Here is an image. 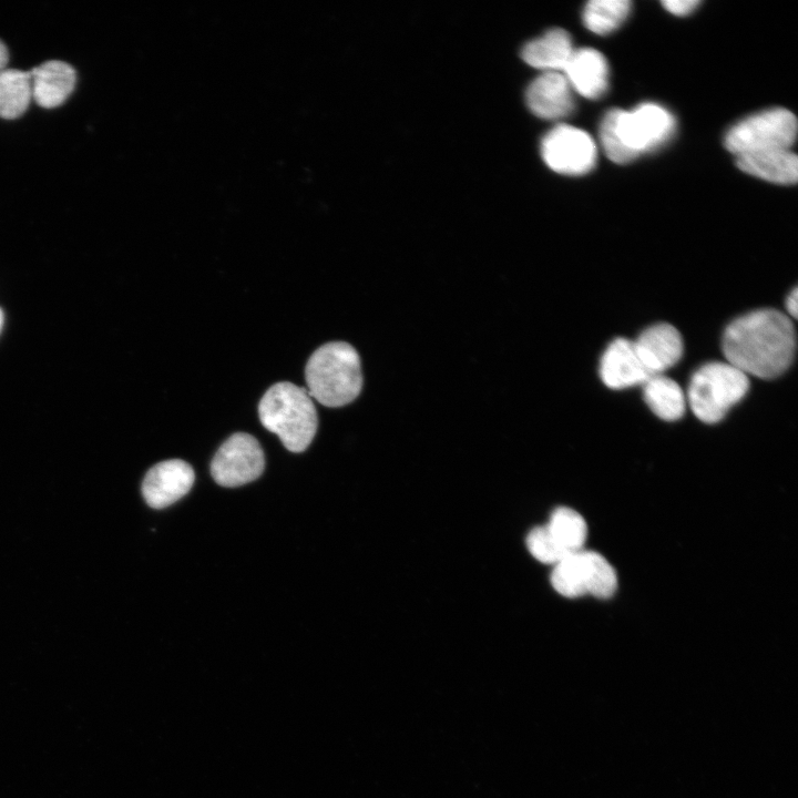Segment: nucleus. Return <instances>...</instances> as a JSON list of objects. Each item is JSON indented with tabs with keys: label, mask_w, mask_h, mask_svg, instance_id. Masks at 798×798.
Returning a JSON list of instances; mask_svg holds the SVG:
<instances>
[{
	"label": "nucleus",
	"mask_w": 798,
	"mask_h": 798,
	"mask_svg": "<svg viewBox=\"0 0 798 798\" xmlns=\"http://www.w3.org/2000/svg\"><path fill=\"white\" fill-rule=\"evenodd\" d=\"M724 356L730 365L758 378L780 376L796 352L792 321L776 309H758L734 319L722 339Z\"/></svg>",
	"instance_id": "1"
},
{
	"label": "nucleus",
	"mask_w": 798,
	"mask_h": 798,
	"mask_svg": "<svg viewBox=\"0 0 798 798\" xmlns=\"http://www.w3.org/2000/svg\"><path fill=\"white\" fill-rule=\"evenodd\" d=\"M675 125L668 110L648 102L633 111H608L602 121L600 137L607 157L625 164L665 143L673 135Z\"/></svg>",
	"instance_id": "2"
},
{
	"label": "nucleus",
	"mask_w": 798,
	"mask_h": 798,
	"mask_svg": "<svg viewBox=\"0 0 798 798\" xmlns=\"http://www.w3.org/2000/svg\"><path fill=\"white\" fill-rule=\"evenodd\" d=\"M309 396L326 407L352 402L362 389L361 361L346 341H330L317 348L305 367Z\"/></svg>",
	"instance_id": "3"
},
{
	"label": "nucleus",
	"mask_w": 798,
	"mask_h": 798,
	"mask_svg": "<svg viewBox=\"0 0 798 798\" xmlns=\"http://www.w3.org/2000/svg\"><path fill=\"white\" fill-rule=\"evenodd\" d=\"M262 424L291 452L304 451L314 439L318 416L305 388L288 381L273 385L258 403Z\"/></svg>",
	"instance_id": "4"
},
{
	"label": "nucleus",
	"mask_w": 798,
	"mask_h": 798,
	"mask_svg": "<svg viewBox=\"0 0 798 798\" xmlns=\"http://www.w3.org/2000/svg\"><path fill=\"white\" fill-rule=\"evenodd\" d=\"M749 389L746 374L729 362L714 361L699 367L690 378L687 400L694 415L705 423L720 421Z\"/></svg>",
	"instance_id": "5"
},
{
	"label": "nucleus",
	"mask_w": 798,
	"mask_h": 798,
	"mask_svg": "<svg viewBox=\"0 0 798 798\" xmlns=\"http://www.w3.org/2000/svg\"><path fill=\"white\" fill-rule=\"evenodd\" d=\"M797 120L781 108L761 111L735 124L725 136L726 149L736 154L789 150L796 140Z\"/></svg>",
	"instance_id": "6"
},
{
	"label": "nucleus",
	"mask_w": 798,
	"mask_h": 798,
	"mask_svg": "<svg viewBox=\"0 0 798 798\" xmlns=\"http://www.w3.org/2000/svg\"><path fill=\"white\" fill-rule=\"evenodd\" d=\"M264 468L265 457L258 441L252 434L236 432L215 453L211 473L223 487H238L257 479Z\"/></svg>",
	"instance_id": "7"
},
{
	"label": "nucleus",
	"mask_w": 798,
	"mask_h": 798,
	"mask_svg": "<svg viewBox=\"0 0 798 798\" xmlns=\"http://www.w3.org/2000/svg\"><path fill=\"white\" fill-rule=\"evenodd\" d=\"M542 156L553 171L565 175H583L596 162V146L583 130L570 125L552 129L542 140Z\"/></svg>",
	"instance_id": "8"
},
{
	"label": "nucleus",
	"mask_w": 798,
	"mask_h": 798,
	"mask_svg": "<svg viewBox=\"0 0 798 798\" xmlns=\"http://www.w3.org/2000/svg\"><path fill=\"white\" fill-rule=\"evenodd\" d=\"M192 467L180 459L156 463L144 477L142 493L154 509L168 507L184 497L194 483Z\"/></svg>",
	"instance_id": "9"
},
{
	"label": "nucleus",
	"mask_w": 798,
	"mask_h": 798,
	"mask_svg": "<svg viewBox=\"0 0 798 798\" xmlns=\"http://www.w3.org/2000/svg\"><path fill=\"white\" fill-rule=\"evenodd\" d=\"M633 342L642 364L652 376L663 375L683 356L682 336L674 326L666 323L646 328Z\"/></svg>",
	"instance_id": "10"
},
{
	"label": "nucleus",
	"mask_w": 798,
	"mask_h": 798,
	"mask_svg": "<svg viewBox=\"0 0 798 798\" xmlns=\"http://www.w3.org/2000/svg\"><path fill=\"white\" fill-rule=\"evenodd\" d=\"M600 376L608 388L624 389L643 385L652 375L642 364L634 342L616 338L602 355Z\"/></svg>",
	"instance_id": "11"
},
{
	"label": "nucleus",
	"mask_w": 798,
	"mask_h": 798,
	"mask_svg": "<svg viewBox=\"0 0 798 798\" xmlns=\"http://www.w3.org/2000/svg\"><path fill=\"white\" fill-rule=\"evenodd\" d=\"M571 85L560 72H544L526 89L529 109L539 117L555 120L569 115L573 108Z\"/></svg>",
	"instance_id": "12"
},
{
	"label": "nucleus",
	"mask_w": 798,
	"mask_h": 798,
	"mask_svg": "<svg viewBox=\"0 0 798 798\" xmlns=\"http://www.w3.org/2000/svg\"><path fill=\"white\" fill-rule=\"evenodd\" d=\"M32 99L44 109L60 106L71 95L76 82L74 69L60 60L47 61L29 71Z\"/></svg>",
	"instance_id": "13"
},
{
	"label": "nucleus",
	"mask_w": 798,
	"mask_h": 798,
	"mask_svg": "<svg viewBox=\"0 0 798 798\" xmlns=\"http://www.w3.org/2000/svg\"><path fill=\"white\" fill-rule=\"evenodd\" d=\"M563 71L571 88L587 99H597L607 90V62L594 49L574 50Z\"/></svg>",
	"instance_id": "14"
},
{
	"label": "nucleus",
	"mask_w": 798,
	"mask_h": 798,
	"mask_svg": "<svg viewBox=\"0 0 798 798\" xmlns=\"http://www.w3.org/2000/svg\"><path fill=\"white\" fill-rule=\"evenodd\" d=\"M737 166L747 174L777 184H795L797 156L789 150H771L737 156Z\"/></svg>",
	"instance_id": "15"
},
{
	"label": "nucleus",
	"mask_w": 798,
	"mask_h": 798,
	"mask_svg": "<svg viewBox=\"0 0 798 798\" xmlns=\"http://www.w3.org/2000/svg\"><path fill=\"white\" fill-rule=\"evenodd\" d=\"M574 49L570 34L563 29H552L541 38L528 42L522 59L531 66L545 72L564 70Z\"/></svg>",
	"instance_id": "16"
},
{
	"label": "nucleus",
	"mask_w": 798,
	"mask_h": 798,
	"mask_svg": "<svg viewBox=\"0 0 798 798\" xmlns=\"http://www.w3.org/2000/svg\"><path fill=\"white\" fill-rule=\"evenodd\" d=\"M644 400L649 409L665 421L681 419L686 409V398L676 381L664 376H651L643 383Z\"/></svg>",
	"instance_id": "17"
},
{
	"label": "nucleus",
	"mask_w": 798,
	"mask_h": 798,
	"mask_svg": "<svg viewBox=\"0 0 798 798\" xmlns=\"http://www.w3.org/2000/svg\"><path fill=\"white\" fill-rule=\"evenodd\" d=\"M32 100L30 74L6 69L0 72V117L14 120L24 114Z\"/></svg>",
	"instance_id": "18"
},
{
	"label": "nucleus",
	"mask_w": 798,
	"mask_h": 798,
	"mask_svg": "<svg viewBox=\"0 0 798 798\" xmlns=\"http://www.w3.org/2000/svg\"><path fill=\"white\" fill-rule=\"evenodd\" d=\"M546 528L565 552L574 553L583 550L587 525L576 511L565 507L557 508L551 514Z\"/></svg>",
	"instance_id": "19"
},
{
	"label": "nucleus",
	"mask_w": 798,
	"mask_h": 798,
	"mask_svg": "<svg viewBox=\"0 0 798 798\" xmlns=\"http://www.w3.org/2000/svg\"><path fill=\"white\" fill-rule=\"evenodd\" d=\"M631 10L627 0H592L583 11L585 27L597 34H607L618 28Z\"/></svg>",
	"instance_id": "20"
},
{
	"label": "nucleus",
	"mask_w": 798,
	"mask_h": 798,
	"mask_svg": "<svg viewBox=\"0 0 798 798\" xmlns=\"http://www.w3.org/2000/svg\"><path fill=\"white\" fill-rule=\"evenodd\" d=\"M583 551L570 553L557 562L552 571V586L565 597L573 598L586 594Z\"/></svg>",
	"instance_id": "21"
},
{
	"label": "nucleus",
	"mask_w": 798,
	"mask_h": 798,
	"mask_svg": "<svg viewBox=\"0 0 798 798\" xmlns=\"http://www.w3.org/2000/svg\"><path fill=\"white\" fill-rule=\"evenodd\" d=\"M586 594L598 598L611 597L617 587L614 567L600 553L583 551Z\"/></svg>",
	"instance_id": "22"
},
{
	"label": "nucleus",
	"mask_w": 798,
	"mask_h": 798,
	"mask_svg": "<svg viewBox=\"0 0 798 798\" xmlns=\"http://www.w3.org/2000/svg\"><path fill=\"white\" fill-rule=\"evenodd\" d=\"M530 553L540 562L556 564L570 553L565 552L549 532L546 525L533 529L526 538Z\"/></svg>",
	"instance_id": "23"
},
{
	"label": "nucleus",
	"mask_w": 798,
	"mask_h": 798,
	"mask_svg": "<svg viewBox=\"0 0 798 798\" xmlns=\"http://www.w3.org/2000/svg\"><path fill=\"white\" fill-rule=\"evenodd\" d=\"M664 8L675 16H687L699 4L698 0H665Z\"/></svg>",
	"instance_id": "24"
},
{
	"label": "nucleus",
	"mask_w": 798,
	"mask_h": 798,
	"mask_svg": "<svg viewBox=\"0 0 798 798\" xmlns=\"http://www.w3.org/2000/svg\"><path fill=\"white\" fill-rule=\"evenodd\" d=\"M786 309L788 314L792 317H797L798 311V289L795 287L792 291L788 295L786 299Z\"/></svg>",
	"instance_id": "25"
},
{
	"label": "nucleus",
	"mask_w": 798,
	"mask_h": 798,
	"mask_svg": "<svg viewBox=\"0 0 798 798\" xmlns=\"http://www.w3.org/2000/svg\"><path fill=\"white\" fill-rule=\"evenodd\" d=\"M9 52L6 44L0 40V72L7 69Z\"/></svg>",
	"instance_id": "26"
},
{
	"label": "nucleus",
	"mask_w": 798,
	"mask_h": 798,
	"mask_svg": "<svg viewBox=\"0 0 798 798\" xmlns=\"http://www.w3.org/2000/svg\"><path fill=\"white\" fill-rule=\"evenodd\" d=\"M2 325H3V313L0 308V331H1Z\"/></svg>",
	"instance_id": "27"
}]
</instances>
